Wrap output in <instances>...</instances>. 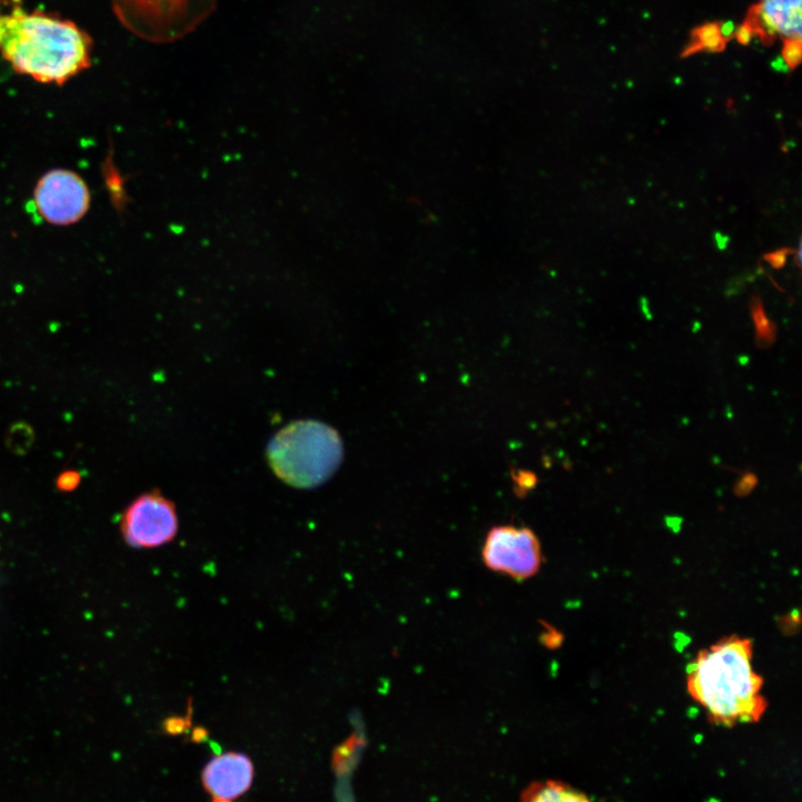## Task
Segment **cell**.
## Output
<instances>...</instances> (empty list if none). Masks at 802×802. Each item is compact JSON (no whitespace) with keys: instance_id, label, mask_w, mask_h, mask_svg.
Listing matches in <instances>:
<instances>
[{"instance_id":"obj_1","label":"cell","mask_w":802,"mask_h":802,"mask_svg":"<svg viewBox=\"0 0 802 802\" xmlns=\"http://www.w3.org/2000/svg\"><path fill=\"white\" fill-rule=\"evenodd\" d=\"M93 41L77 24L44 12H0V55L43 84L64 85L92 64Z\"/></svg>"},{"instance_id":"obj_2","label":"cell","mask_w":802,"mask_h":802,"mask_svg":"<svg viewBox=\"0 0 802 802\" xmlns=\"http://www.w3.org/2000/svg\"><path fill=\"white\" fill-rule=\"evenodd\" d=\"M752 658V642L734 635L700 651L689 664L688 693L714 725L734 728L764 716L763 679L754 673Z\"/></svg>"},{"instance_id":"obj_3","label":"cell","mask_w":802,"mask_h":802,"mask_svg":"<svg viewBox=\"0 0 802 802\" xmlns=\"http://www.w3.org/2000/svg\"><path fill=\"white\" fill-rule=\"evenodd\" d=\"M339 433L319 421L293 422L267 444L266 460L275 475L298 489L324 485L344 461Z\"/></svg>"},{"instance_id":"obj_4","label":"cell","mask_w":802,"mask_h":802,"mask_svg":"<svg viewBox=\"0 0 802 802\" xmlns=\"http://www.w3.org/2000/svg\"><path fill=\"white\" fill-rule=\"evenodd\" d=\"M218 0H113L120 23L152 43H172L193 32L215 10Z\"/></svg>"},{"instance_id":"obj_5","label":"cell","mask_w":802,"mask_h":802,"mask_svg":"<svg viewBox=\"0 0 802 802\" xmlns=\"http://www.w3.org/2000/svg\"><path fill=\"white\" fill-rule=\"evenodd\" d=\"M119 528L127 546L156 549L172 542L179 530L177 507L160 490L134 499L120 516Z\"/></svg>"},{"instance_id":"obj_6","label":"cell","mask_w":802,"mask_h":802,"mask_svg":"<svg viewBox=\"0 0 802 802\" xmlns=\"http://www.w3.org/2000/svg\"><path fill=\"white\" fill-rule=\"evenodd\" d=\"M485 566L514 580L537 576L544 563L541 544L529 528L510 525L493 527L483 548Z\"/></svg>"},{"instance_id":"obj_7","label":"cell","mask_w":802,"mask_h":802,"mask_svg":"<svg viewBox=\"0 0 802 802\" xmlns=\"http://www.w3.org/2000/svg\"><path fill=\"white\" fill-rule=\"evenodd\" d=\"M34 208L45 222L66 226L81 221L89 210L91 193L85 181L70 170L45 173L34 191Z\"/></svg>"},{"instance_id":"obj_8","label":"cell","mask_w":802,"mask_h":802,"mask_svg":"<svg viewBox=\"0 0 802 802\" xmlns=\"http://www.w3.org/2000/svg\"><path fill=\"white\" fill-rule=\"evenodd\" d=\"M766 45L801 40L802 0H758L743 22Z\"/></svg>"},{"instance_id":"obj_9","label":"cell","mask_w":802,"mask_h":802,"mask_svg":"<svg viewBox=\"0 0 802 802\" xmlns=\"http://www.w3.org/2000/svg\"><path fill=\"white\" fill-rule=\"evenodd\" d=\"M254 769L243 753L226 752L213 758L204 768L202 780L208 792L217 798L235 799L251 787Z\"/></svg>"},{"instance_id":"obj_10","label":"cell","mask_w":802,"mask_h":802,"mask_svg":"<svg viewBox=\"0 0 802 802\" xmlns=\"http://www.w3.org/2000/svg\"><path fill=\"white\" fill-rule=\"evenodd\" d=\"M521 802H594L587 793L557 780H546L530 784L523 794Z\"/></svg>"},{"instance_id":"obj_11","label":"cell","mask_w":802,"mask_h":802,"mask_svg":"<svg viewBox=\"0 0 802 802\" xmlns=\"http://www.w3.org/2000/svg\"><path fill=\"white\" fill-rule=\"evenodd\" d=\"M729 41L722 33L720 22L705 24L693 31L690 43L682 57L687 59L698 53H722Z\"/></svg>"},{"instance_id":"obj_12","label":"cell","mask_w":802,"mask_h":802,"mask_svg":"<svg viewBox=\"0 0 802 802\" xmlns=\"http://www.w3.org/2000/svg\"><path fill=\"white\" fill-rule=\"evenodd\" d=\"M751 316L756 328V340L759 348L770 347L777 337V327L766 315L762 302L753 297L751 302Z\"/></svg>"},{"instance_id":"obj_13","label":"cell","mask_w":802,"mask_h":802,"mask_svg":"<svg viewBox=\"0 0 802 802\" xmlns=\"http://www.w3.org/2000/svg\"><path fill=\"white\" fill-rule=\"evenodd\" d=\"M802 43L801 40L783 41L782 62L788 70H795L801 63Z\"/></svg>"},{"instance_id":"obj_14","label":"cell","mask_w":802,"mask_h":802,"mask_svg":"<svg viewBox=\"0 0 802 802\" xmlns=\"http://www.w3.org/2000/svg\"><path fill=\"white\" fill-rule=\"evenodd\" d=\"M82 475L77 471L68 469L62 472L55 482L56 488L63 493H71L78 488Z\"/></svg>"},{"instance_id":"obj_15","label":"cell","mask_w":802,"mask_h":802,"mask_svg":"<svg viewBox=\"0 0 802 802\" xmlns=\"http://www.w3.org/2000/svg\"><path fill=\"white\" fill-rule=\"evenodd\" d=\"M757 485V476L752 473H747L737 483L735 487V493L737 496H747L756 488Z\"/></svg>"},{"instance_id":"obj_16","label":"cell","mask_w":802,"mask_h":802,"mask_svg":"<svg viewBox=\"0 0 802 802\" xmlns=\"http://www.w3.org/2000/svg\"><path fill=\"white\" fill-rule=\"evenodd\" d=\"M790 254H792L791 249H780L764 255V260L773 267V270H781V267L785 265L787 258Z\"/></svg>"},{"instance_id":"obj_17","label":"cell","mask_w":802,"mask_h":802,"mask_svg":"<svg viewBox=\"0 0 802 802\" xmlns=\"http://www.w3.org/2000/svg\"><path fill=\"white\" fill-rule=\"evenodd\" d=\"M734 38L737 40V42L741 45H749L752 40L754 39V35L752 31L745 24H742L740 28L735 30Z\"/></svg>"},{"instance_id":"obj_18","label":"cell","mask_w":802,"mask_h":802,"mask_svg":"<svg viewBox=\"0 0 802 802\" xmlns=\"http://www.w3.org/2000/svg\"><path fill=\"white\" fill-rule=\"evenodd\" d=\"M716 241H717L718 247L720 250H725L729 243V238L721 233H716Z\"/></svg>"},{"instance_id":"obj_19","label":"cell","mask_w":802,"mask_h":802,"mask_svg":"<svg viewBox=\"0 0 802 802\" xmlns=\"http://www.w3.org/2000/svg\"><path fill=\"white\" fill-rule=\"evenodd\" d=\"M213 802H232L231 800L214 796Z\"/></svg>"}]
</instances>
